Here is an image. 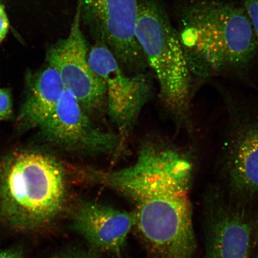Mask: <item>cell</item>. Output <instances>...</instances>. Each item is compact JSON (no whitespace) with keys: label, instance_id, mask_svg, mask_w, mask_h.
I'll return each instance as SVG.
<instances>
[{"label":"cell","instance_id":"obj_18","mask_svg":"<svg viewBox=\"0 0 258 258\" xmlns=\"http://www.w3.org/2000/svg\"><path fill=\"white\" fill-rule=\"evenodd\" d=\"M253 246L254 244H258V218L256 221V224L255 225V227H254V231H253Z\"/></svg>","mask_w":258,"mask_h":258},{"label":"cell","instance_id":"obj_6","mask_svg":"<svg viewBox=\"0 0 258 258\" xmlns=\"http://www.w3.org/2000/svg\"><path fill=\"white\" fill-rule=\"evenodd\" d=\"M77 7L70 33L48 50V64L60 74L64 89L72 92L88 113L100 110L106 102L104 83L90 67L88 48L81 29Z\"/></svg>","mask_w":258,"mask_h":258},{"label":"cell","instance_id":"obj_15","mask_svg":"<svg viewBox=\"0 0 258 258\" xmlns=\"http://www.w3.org/2000/svg\"><path fill=\"white\" fill-rule=\"evenodd\" d=\"M9 21L4 8L0 3V44L6 37L9 30Z\"/></svg>","mask_w":258,"mask_h":258},{"label":"cell","instance_id":"obj_2","mask_svg":"<svg viewBox=\"0 0 258 258\" xmlns=\"http://www.w3.org/2000/svg\"><path fill=\"white\" fill-rule=\"evenodd\" d=\"M178 32L191 72L240 67L256 53L257 38L243 9L203 0L183 12Z\"/></svg>","mask_w":258,"mask_h":258},{"label":"cell","instance_id":"obj_12","mask_svg":"<svg viewBox=\"0 0 258 258\" xmlns=\"http://www.w3.org/2000/svg\"><path fill=\"white\" fill-rule=\"evenodd\" d=\"M64 90L60 74L48 64L35 76L19 120L28 127H41L55 109Z\"/></svg>","mask_w":258,"mask_h":258},{"label":"cell","instance_id":"obj_4","mask_svg":"<svg viewBox=\"0 0 258 258\" xmlns=\"http://www.w3.org/2000/svg\"><path fill=\"white\" fill-rule=\"evenodd\" d=\"M136 37L157 77L164 104L177 115L186 114L191 93V71L178 32L157 2L139 3Z\"/></svg>","mask_w":258,"mask_h":258},{"label":"cell","instance_id":"obj_10","mask_svg":"<svg viewBox=\"0 0 258 258\" xmlns=\"http://www.w3.org/2000/svg\"><path fill=\"white\" fill-rule=\"evenodd\" d=\"M135 225V215L96 203L80 206L74 227L93 246L114 253L120 252Z\"/></svg>","mask_w":258,"mask_h":258},{"label":"cell","instance_id":"obj_11","mask_svg":"<svg viewBox=\"0 0 258 258\" xmlns=\"http://www.w3.org/2000/svg\"><path fill=\"white\" fill-rule=\"evenodd\" d=\"M238 129L229 150L228 175L234 191L251 196L258 192V120Z\"/></svg>","mask_w":258,"mask_h":258},{"label":"cell","instance_id":"obj_7","mask_svg":"<svg viewBox=\"0 0 258 258\" xmlns=\"http://www.w3.org/2000/svg\"><path fill=\"white\" fill-rule=\"evenodd\" d=\"M40 128L48 141L72 152L111 154L120 144L117 135L103 131L93 123L78 100L67 90Z\"/></svg>","mask_w":258,"mask_h":258},{"label":"cell","instance_id":"obj_9","mask_svg":"<svg viewBox=\"0 0 258 258\" xmlns=\"http://www.w3.org/2000/svg\"><path fill=\"white\" fill-rule=\"evenodd\" d=\"M208 211L204 258H249L253 228L244 206L222 202Z\"/></svg>","mask_w":258,"mask_h":258},{"label":"cell","instance_id":"obj_3","mask_svg":"<svg viewBox=\"0 0 258 258\" xmlns=\"http://www.w3.org/2000/svg\"><path fill=\"white\" fill-rule=\"evenodd\" d=\"M62 169L48 155H15L0 172V224L21 233L47 225L62 207Z\"/></svg>","mask_w":258,"mask_h":258},{"label":"cell","instance_id":"obj_14","mask_svg":"<svg viewBox=\"0 0 258 258\" xmlns=\"http://www.w3.org/2000/svg\"><path fill=\"white\" fill-rule=\"evenodd\" d=\"M244 11L258 40V0H243Z\"/></svg>","mask_w":258,"mask_h":258},{"label":"cell","instance_id":"obj_19","mask_svg":"<svg viewBox=\"0 0 258 258\" xmlns=\"http://www.w3.org/2000/svg\"><path fill=\"white\" fill-rule=\"evenodd\" d=\"M255 258H258V255L256 256V257Z\"/></svg>","mask_w":258,"mask_h":258},{"label":"cell","instance_id":"obj_13","mask_svg":"<svg viewBox=\"0 0 258 258\" xmlns=\"http://www.w3.org/2000/svg\"><path fill=\"white\" fill-rule=\"evenodd\" d=\"M12 97L9 89H0V120L10 117L12 113Z\"/></svg>","mask_w":258,"mask_h":258},{"label":"cell","instance_id":"obj_16","mask_svg":"<svg viewBox=\"0 0 258 258\" xmlns=\"http://www.w3.org/2000/svg\"><path fill=\"white\" fill-rule=\"evenodd\" d=\"M0 258H25L23 250L19 247L0 250Z\"/></svg>","mask_w":258,"mask_h":258},{"label":"cell","instance_id":"obj_5","mask_svg":"<svg viewBox=\"0 0 258 258\" xmlns=\"http://www.w3.org/2000/svg\"><path fill=\"white\" fill-rule=\"evenodd\" d=\"M78 8L81 20L120 64L137 69L147 62L136 37L138 0H79Z\"/></svg>","mask_w":258,"mask_h":258},{"label":"cell","instance_id":"obj_8","mask_svg":"<svg viewBox=\"0 0 258 258\" xmlns=\"http://www.w3.org/2000/svg\"><path fill=\"white\" fill-rule=\"evenodd\" d=\"M88 60L104 83L110 117L119 130L125 132L147 101L150 86L147 77L143 74L126 75L111 51L98 41L88 51Z\"/></svg>","mask_w":258,"mask_h":258},{"label":"cell","instance_id":"obj_17","mask_svg":"<svg viewBox=\"0 0 258 258\" xmlns=\"http://www.w3.org/2000/svg\"><path fill=\"white\" fill-rule=\"evenodd\" d=\"M51 258H99L94 254L86 253H60Z\"/></svg>","mask_w":258,"mask_h":258},{"label":"cell","instance_id":"obj_1","mask_svg":"<svg viewBox=\"0 0 258 258\" xmlns=\"http://www.w3.org/2000/svg\"><path fill=\"white\" fill-rule=\"evenodd\" d=\"M192 172L182 155L153 152L112 177V188L136 205L135 225L152 258H196L189 195Z\"/></svg>","mask_w":258,"mask_h":258}]
</instances>
